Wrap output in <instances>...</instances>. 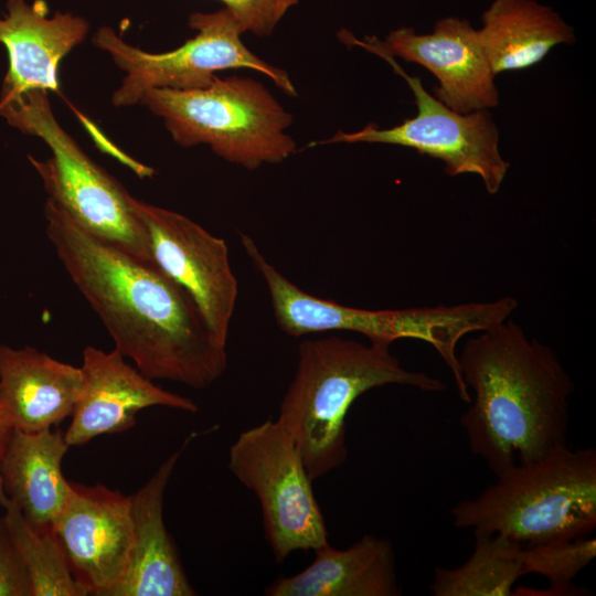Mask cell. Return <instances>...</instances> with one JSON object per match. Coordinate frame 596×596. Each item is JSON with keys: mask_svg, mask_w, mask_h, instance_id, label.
I'll list each match as a JSON object with an SVG mask.
<instances>
[{"mask_svg": "<svg viewBox=\"0 0 596 596\" xmlns=\"http://www.w3.org/2000/svg\"><path fill=\"white\" fill-rule=\"evenodd\" d=\"M44 215L47 238L72 281L115 350L143 375L201 390L225 372L226 345L183 287L153 263L88 233L49 198Z\"/></svg>", "mask_w": 596, "mask_h": 596, "instance_id": "cell-1", "label": "cell"}, {"mask_svg": "<svg viewBox=\"0 0 596 596\" xmlns=\"http://www.w3.org/2000/svg\"><path fill=\"white\" fill-rule=\"evenodd\" d=\"M468 338L458 355L472 391L460 425L494 476L567 445L575 384L556 352L511 319Z\"/></svg>", "mask_w": 596, "mask_h": 596, "instance_id": "cell-2", "label": "cell"}, {"mask_svg": "<svg viewBox=\"0 0 596 596\" xmlns=\"http://www.w3.org/2000/svg\"><path fill=\"white\" fill-rule=\"evenodd\" d=\"M389 384L440 392L446 384L405 369L391 344L341 337L304 340L276 421L297 446L311 480L344 464L347 415L363 393Z\"/></svg>", "mask_w": 596, "mask_h": 596, "instance_id": "cell-3", "label": "cell"}, {"mask_svg": "<svg viewBox=\"0 0 596 596\" xmlns=\"http://www.w3.org/2000/svg\"><path fill=\"white\" fill-rule=\"evenodd\" d=\"M453 523L521 546L588 536L596 528V450L555 448L515 465L473 499L450 509Z\"/></svg>", "mask_w": 596, "mask_h": 596, "instance_id": "cell-4", "label": "cell"}, {"mask_svg": "<svg viewBox=\"0 0 596 596\" xmlns=\"http://www.w3.org/2000/svg\"><path fill=\"white\" fill-rule=\"evenodd\" d=\"M244 251L264 279L277 326L290 337L324 331H352L370 342L392 344L403 338L429 343L451 374L459 397L470 395L461 377L457 344L468 333L490 329L509 319L518 308L513 297L485 302L405 309H361L312 296L286 278L262 254L256 243L241 235Z\"/></svg>", "mask_w": 596, "mask_h": 596, "instance_id": "cell-5", "label": "cell"}, {"mask_svg": "<svg viewBox=\"0 0 596 596\" xmlns=\"http://www.w3.org/2000/svg\"><path fill=\"white\" fill-rule=\"evenodd\" d=\"M140 104L162 118L179 146L207 145L216 156L248 170L281 163L296 152L286 132L291 114L249 77L215 75L198 89L153 88Z\"/></svg>", "mask_w": 596, "mask_h": 596, "instance_id": "cell-6", "label": "cell"}, {"mask_svg": "<svg viewBox=\"0 0 596 596\" xmlns=\"http://www.w3.org/2000/svg\"><path fill=\"white\" fill-rule=\"evenodd\" d=\"M47 94L33 89L0 99V116L22 132L41 138L50 148L52 156L44 161L29 156L49 199L88 233L152 263L137 199L62 128Z\"/></svg>", "mask_w": 596, "mask_h": 596, "instance_id": "cell-7", "label": "cell"}, {"mask_svg": "<svg viewBox=\"0 0 596 596\" xmlns=\"http://www.w3.org/2000/svg\"><path fill=\"white\" fill-rule=\"evenodd\" d=\"M189 26L196 31L195 36L163 53H150L132 46L109 26L96 31L93 43L107 52L126 74L111 96L115 106L140 104L143 95L153 88H204L213 82L216 72L237 68L259 72L285 94L297 95L285 71L268 64L244 45L241 40L244 32L230 9L212 13L193 12L189 15Z\"/></svg>", "mask_w": 596, "mask_h": 596, "instance_id": "cell-8", "label": "cell"}, {"mask_svg": "<svg viewBox=\"0 0 596 596\" xmlns=\"http://www.w3.org/2000/svg\"><path fill=\"white\" fill-rule=\"evenodd\" d=\"M227 467L256 496L276 562L328 542L312 480L292 438L276 419L240 433L230 447Z\"/></svg>", "mask_w": 596, "mask_h": 596, "instance_id": "cell-9", "label": "cell"}, {"mask_svg": "<svg viewBox=\"0 0 596 596\" xmlns=\"http://www.w3.org/2000/svg\"><path fill=\"white\" fill-rule=\"evenodd\" d=\"M401 75L413 92L417 114L391 128H380L369 124L360 130H339L324 143H385L406 147L441 160L445 172L450 177L459 174L478 175L486 191L493 195L500 190L510 162L499 150V130L488 109L459 114L430 95L423 86L421 77L408 75L386 54H376Z\"/></svg>", "mask_w": 596, "mask_h": 596, "instance_id": "cell-10", "label": "cell"}, {"mask_svg": "<svg viewBox=\"0 0 596 596\" xmlns=\"http://www.w3.org/2000/svg\"><path fill=\"white\" fill-rule=\"evenodd\" d=\"M152 263L193 298L216 339L227 345L238 284L225 241L178 212L136 200Z\"/></svg>", "mask_w": 596, "mask_h": 596, "instance_id": "cell-11", "label": "cell"}, {"mask_svg": "<svg viewBox=\"0 0 596 596\" xmlns=\"http://www.w3.org/2000/svg\"><path fill=\"white\" fill-rule=\"evenodd\" d=\"M341 41L373 54L401 57L427 68L436 76L434 96L459 114L493 108L499 104L494 75L482 50L478 32L469 20L446 17L433 32L418 34L413 28L392 30L384 39L358 40L350 32L339 33Z\"/></svg>", "mask_w": 596, "mask_h": 596, "instance_id": "cell-12", "label": "cell"}, {"mask_svg": "<svg viewBox=\"0 0 596 596\" xmlns=\"http://www.w3.org/2000/svg\"><path fill=\"white\" fill-rule=\"evenodd\" d=\"M72 494L51 525L75 579L88 595L109 596L129 563L131 498L104 485L72 482Z\"/></svg>", "mask_w": 596, "mask_h": 596, "instance_id": "cell-13", "label": "cell"}, {"mask_svg": "<svg viewBox=\"0 0 596 596\" xmlns=\"http://www.w3.org/2000/svg\"><path fill=\"white\" fill-rule=\"evenodd\" d=\"M79 368L82 389L64 433L70 447L134 427L136 415L148 407L163 406L189 413L199 409L191 398L156 385L115 349L106 352L85 347Z\"/></svg>", "mask_w": 596, "mask_h": 596, "instance_id": "cell-14", "label": "cell"}, {"mask_svg": "<svg viewBox=\"0 0 596 596\" xmlns=\"http://www.w3.org/2000/svg\"><path fill=\"white\" fill-rule=\"evenodd\" d=\"M7 14L0 18V43L9 57L1 98L33 89L60 92L58 65L81 44L88 22L71 12L49 15L44 0H8Z\"/></svg>", "mask_w": 596, "mask_h": 596, "instance_id": "cell-15", "label": "cell"}, {"mask_svg": "<svg viewBox=\"0 0 596 596\" xmlns=\"http://www.w3.org/2000/svg\"><path fill=\"white\" fill-rule=\"evenodd\" d=\"M192 433L131 498L134 543L126 572L109 596H193L177 546L163 521V500Z\"/></svg>", "mask_w": 596, "mask_h": 596, "instance_id": "cell-16", "label": "cell"}, {"mask_svg": "<svg viewBox=\"0 0 596 596\" xmlns=\"http://www.w3.org/2000/svg\"><path fill=\"white\" fill-rule=\"evenodd\" d=\"M83 383L81 368L32 347L0 344V408L12 428L40 432L71 417Z\"/></svg>", "mask_w": 596, "mask_h": 596, "instance_id": "cell-17", "label": "cell"}, {"mask_svg": "<svg viewBox=\"0 0 596 596\" xmlns=\"http://www.w3.org/2000/svg\"><path fill=\"white\" fill-rule=\"evenodd\" d=\"M313 561L291 576H279L267 596H396L401 594L393 546L366 534L347 549L329 542L313 550Z\"/></svg>", "mask_w": 596, "mask_h": 596, "instance_id": "cell-18", "label": "cell"}, {"mask_svg": "<svg viewBox=\"0 0 596 596\" xmlns=\"http://www.w3.org/2000/svg\"><path fill=\"white\" fill-rule=\"evenodd\" d=\"M70 445L61 429L22 432L12 428L0 459L6 496L35 526L51 528L72 494L62 472Z\"/></svg>", "mask_w": 596, "mask_h": 596, "instance_id": "cell-19", "label": "cell"}, {"mask_svg": "<svg viewBox=\"0 0 596 596\" xmlns=\"http://www.w3.org/2000/svg\"><path fill=\"white\" fill-rule=\"evenodd\" d=\"M481 19L477 32L494 76L532 67L556 45L576 41L560 14L535 0H493Z\"/></svg>", "mask_w": 596, "mask_h": 596, "instance_id": "cell-20", "label": "cell"}, {"mask_svg": "<svg viewBox=\"0 0 596 596\" xmlns=\"http://www.w3.org/2000/svg\"><path fill=\"white\" fill-rule=\"evenodd\" d=\"M475 535L470 557L454 568L435 567L430 584L435 596H512L524 575L521 545L499 534Z\"/></svg>", "mask_w": 596, "mask_h": 596, "instance_id": "cell-21", "label": "cell"}, {"mask_svg": "<svg viewBox=\"0 0 596 596\" xmlns=\"http://www.w3.org/2000/svg\"><path fill=\"white\" fill-rule=\"evenodd\" d=\"M0 505L4 510L1 520L26 568L32 596H87V590L73 576L53 530L32 524L6 496L1 485Z\"/></svg>", "mask_w": 596, "mask_h": 596, "instance_id": "cell-22", "label": "cell"}, {"mask_svg": "<svg viewBox=\"0 0 596 596\" xmlns=\"http://www.w3.org/2000/svg\"><path fill=\"white\" fill-rule=\"evenodd\" d=\"M519 557L524 575L539 574L549 581L541 595H582L572 582L596 557V540L588 535L521 546Z\"/></svg>", "mask_w": 596, "mask_h": 596, "instance_id": "cell-23", "label": "cell"}, {"mask_svg": "<svg viewBox=\"0 0 596 596\" xmlns=\"http://www.w3.org/2000/svg\"><path fill=\"white\" fill-rule=\"evenodd\" d=\"M240 22L243 32L270 35L285 13L299 0H220Z\"/></svg>", "mask_w": 596, "mask_h": 596, "instance_id": "cell-24", "label": "cell"}, {"mask_svg": "<svg viewBox=\"0 0 596 596\" xmlns=\"http://www.w3.org/2000/svg\"><path fill=\"white\" fill-rule=\"evenodd\" d=\"M0 596H32L31 582L0 519Z\"/></svg>", "mask_w": 596, "mask_h": 596, "instance_id": "cell-25", "label": "cell"}, {"mask_svg": "<svg viewBox=\"0 0 596 596\" xmlns=\"http://www.w3.org/2000/svg\"><path fill=\"white\" fill-rule=\"evenodd\" d=\"M12 429L11 423L4 412L0 408V459Z\"/></svg>", "mask_w": 596, "mask_h": 596, "instance_id": "cell-26", "label": "cell"}]
</instances>
